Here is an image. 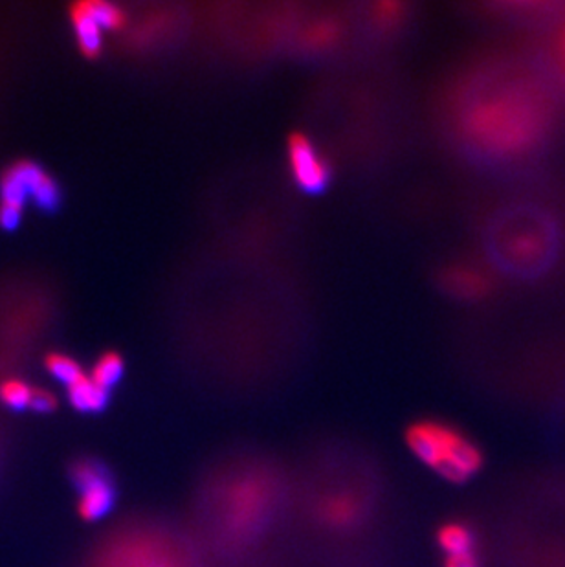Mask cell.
Wrapping results in <instances>:
<instances>
[{
	"label": "cell",
	"mask_w": 565,
	"mask_h": 567,
	"mask_svg": "<svg viewBox=\"0 0 565 567\" xmlns=\"http://www.w3.org/2000/svg\"><path fill=\"white\" fill-rule=\"evenodd\" d=\"M287 155L290 173L299 188L307 193L327 188L331 181V166L307 134L294 133L288 138Z\"/></svg>",
	"instance_id": "obj_5"
},
{
	"label": "cell",
	"mask_w": 565,
	"mask_h": 567,
	"mask_svg": "<svg viewBox=\"0 0 565 567\" xmlns=\"http://www.w3.org/2000/svg\"><path fill=\"white\" fill-rule=\"evenodd\" d=\"M443 281L450 295L458 296L461 300H477L491 290V276L483 268L469 262H459L446 268Z\"/></svg>",
	"instance_id": "obj_6"
},
{
	"label": "cell",
	"mask_w": 565,
	"mask_h": 567,
	"mask_svg": "<svg viewBox=\"0 0 565 567\" xmlns=\"http://www.w3.org/2000/svg\"><path fill=\"white\" fill-rule=\"evenodd\" d=\"M404 441L415 460L450 483L470 482L485 465L480 446L463 430L438 419L410 424Z\"/></svg>",
	"instance_id": "obj_2"
},
{
	"label": "cell",
	"mask_w": 565,
	"mask_h": 567,
	"mask_svg": "<svg viewBox=\"0 0 565 567\" xmlns=\"http://www.w3.org/2000/svg\"><path fill=\"white\" fill-rule=\"evenodd\" d=\"M32 197L39 208L52 212L61 203V189L54 178L35 162H16L0 177V200L27 206Z\"/></svg>",
	"instance_id": "obj_3"
},
{
	"label": "cell",
	"mask_w": 565,
	"mask_h": 567,
	"mask_svg": "<svg viewBox=\"0 0 565 567\" xmlns=\"http://www.w3.org/2000/svg\"><path fill=\"white\" fill-rule=\"evenodd\" d=\"M22 206L19 204L2 203L0 200V228L2 230H16L21 225Z\"/></svg>",
	"instance_id": "obj_17"
},
{
	"label": "cell",
	"mask_w": 565,
	"mask_h": 567,
	"mask_svg": "<svg viewBox=\"0 0 565 567\" xmlns=\"http://www.w3.org/2000/svg\"><path fill=\"white\" fill-rule=\"evenodd\" d=\"M340 35L337 24L331 21L316 22L315 27L305 30L304 41L309 44L310 49L321 50L331 47Z\"/></svg>",
	"instance_id": "obj_15"
},
{
	"label": "cell",
	"mask_w": 565,
	"mask_h": 567,
	"mask_svg": "<svg viewBox=\"0 0 565 567\" xmlns=\"http://www.w3.org/2000/svg\"><path fill=\"white\" fill-rule=\"evenodd\" d=\"M66 388H69L70 404L78 412H102L103 408L107 406L109 391L100 388L86 373Z\"/></svg>",
	"instance_id": "obj_9"
},
{
	"label": "cell",
	"mask_w": 565,
	"mask_h": 567,
	"mask_svg": "<svg viewBox=\"0 0 565 567\" xmlns=\"http://www.w3.org/2000/svg\"><path fill=\"white\" fill-rule=\"evenodd\" d=\"M30 408H33V410L39 413L54 412L55 408H58V396H55L52 391L33 388Z\"/></svg>",
	"instance_id": "obj_18"
},
{
	"label": "cell",
	"mask_w": 565,
	"mask_h": 567,
	"mask_svg": "<svg viewBox=\"0 0 565 567\" xmlns=\"http://www.w3.org/2000/svg\"><path fill=\"white\" fill-rule=\"evenodd\" d=\"M33 388L21 379L0 382V401L11 410H27L32 402Z\"/></svg>",
	"instance_id": "obj_12"
},
{
	"label": "cell",
	"mask_w": 565,
	"mask_h": 567,
	"mask_svg": "<svg viewBox=\"0 0 565 567\" xmlns=\"http://www.w3.org/2000/svg\"><path fill=\"white\" fill-rule=\"evenodd\" d=\"M72 480L75 487H80V502L78 514L85 522H97L113 508L114 494L113 482L97 461L80 460L72 466Z\"/></svg>",
	"instance_id": "obj_4"
},
{
	"label": "cell",
	"mask_w": 565,
	"mask_h": 567,
	"mask_svg": "<svg viewBox=\"0 0 565 567\" xmlns=\"http://www.w3.org/2000/svg\"><path fill=\"white\" fill-rule=\"evenodd\" d=\"M435 540H438L439 549L444 553V557L475 551V544H477L475 530L469 524L458 522V519L441 525Z\"/></svg>",
	"instance_id": "obj_8"
},
{
	"label": "cell",
	"mask_w": 565,
	"mask_h": 567,
	"mask_svg": "<svg viewBox=\"0 0 565 567\" xmlns=\"http://www.w3.org/2000/svg\"><path fill=\"white\" fill-rule=\"evenodd\" d=\"M123 359L120 354L114 353V351H109V353H103L100 359L96 360V364L92 368L91 379L96 382L100 388L103 390H111L114 384H116L117 380L123 377Z\"/></svg>",
	"instance_id": "obj_11"
},
{
	"label": "cell",
	"mask_w": 565,
	"mask_h": 567,
	"mask_svg": "<svg viewBox=\"0 0 565 567\" xmlns=\"http://www.w3.org/2000/svg\"><path fill=\"white\" fill-rule=\"evenodd\" d=\"M374 19L379 21L380 27H396L402 19V6L396 4V2L379 4L377 11H374Z\"/></svg>",
	"instance_id": "obj_16"
},
{
	"label": "cell",
	"mask_w": 565,
	"mask_h": 567,
	"mask_svg": "<svg viewBox=\"0 0 565 567\" xmlns=\"http://www.w3.org/2000/svg\"><path fill=\"white\" fill-rule=\"evenodd\" d=\"M92 16L100 22V27L105 30H120L125 24V11L113 2H100V0H89Z\"/></svg>",
	"instance_id": "obj_14"
},
{
	"label": "cell",
	"mask_w": 565,
	"mask_h": 567,
	"mask_svg": "<svg viewBox=\"0 0 565 567\" xmlns=\"http://www.w3.org/2000/svg\"><path fill=\"white\" fill-rule=\"evenodd\" d=\"M44 365H47L50 375L61 380L66 385L74 384L75 380L85 375V371L81 368L80 362H75L74 359H70L66 354L50 353L47 360H44Z\"/></svg>",
	"instance_id": "obj_13"
},
{
	"label": "cell",
	"mask_w": 565,
	"mask_h": 567,
	"mask_svg": "<svg viewBox=\"0 0 565 567\" xmlns=\"http://www.w3.org/2000/svg\"><path fill=\"white\" fill-rule=\"evenodd\" d=\"M70 21H72V27H74L75 39H78L81 54L89 58V60L97 58L103 47V28L100 27V22L92 16L89 0L72 4V8H70Z\"/></svg>",
	"instance_id": "obj_7"
},
{
	"label": "cell",
	"mask_w": 565,
	"mask_h": 567,
	"mask_svg": "<svg viewBox=\"0 0 565 567\" xmlns=\"http://www.w3.org/2000/svg\"><path fill=\"white\" fill-rule=\"evenodd\" d=\"M321 513L329 524L346 527V525L355 524L360 508H358V499L351 494H338V496L327 499Z\"/></svg>",
	"instance_id": "obj_10"
},
{
	"label": "cell",
	"mask_w": 565,
	"mask_h": 567,
	"mask_svg": "<svg viewBox=\"0 0 565 567\" xmlns=\"http://www.w3.org/2000/svg\"><path fill=\"white\" fill-rule=\"evenodd\" d=\"M549 124V107L540 92L508 83L481 92L463 109L459 125L475 150L514 158L533 150Z\"/></svg>",
	"instance_id": "obj_1"
},
{
	"label": "cell",
	"mask_w": 565,
	"mask_h": 567,
	"mask_svg": "<svg viewBox=\"0 0 565 567\" xmlns=\"http://www.w3.org/2000/svg\"><path fill=\"white\" fill-rule=\"evenodd\" d=\"M444 567H481L480 555L477 551H472L444 557Z\"/></svg>",
	"instance_id": "obj_19"
},
{
	"label": "cell",
	"mask_w": 565,
	"mask_h": 567,
	"mask_svg": "<svg viewBox=\"0 0 565 567\" xmlns=\"http://www.w3.org/2000/svg\"><path fill=\"white\" fill-rule=\"evenodd\" d=\"M558 50H561V60L565 66V27L564 30H562L561 39H558Z\"/></svg>",
	"instance_id": "obj_20"
}]
</instances>
